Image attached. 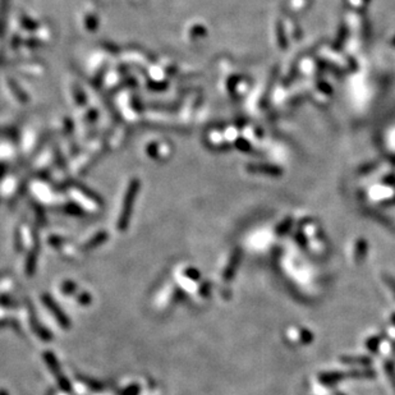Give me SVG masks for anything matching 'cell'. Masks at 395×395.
I'll return each instance as SVG.
<instances>
[]
</instances>
